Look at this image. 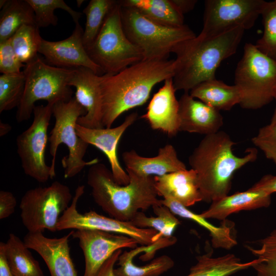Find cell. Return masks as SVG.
Instances as JSON below:
<instances>
[{"instance_id":"30bf717a","label":"cell","mask_w":276,"mask_h":276,"mask_svg":"<svg viewBox=\"0 0 276 276\" xmlns=\"http://www.w3.org/2000/svg\"><path fill=\"white\" fill-rule=\"evenodd\" d=\"M73 198L68 187L58 181L28 190L19 205L24 225L29 233L57 231L58 220Z\"/></svg>"},{"instance_id":"7a4b0ae2","label":"cell","mask_w":276,"mask_h":276,"mask_svg":"<svg viewBox=\"0 0 276 276\" xmlns=\"http://www.w3.org/2000/svg\"><path fill=\"white\" fill-rule=\"evenodd\" d=\"M236 143L225 132L205 135L189 157L191 169L197 174L202 201L212 202L227 195L235 173L258 157L255 148L239 157L233 151Z\"/></svg>"},{"instance_id":"4fadbf2b","label":"cell","mask_w":276,"mask_h":276,"mask_svg":"<svg viewBox=\"0 0 276 276\" xmlns=\"http://www.w3.org/2000/svg\"><path fill=\"white\" fill-rule=\"evenodd\" d=\"M266 1L263 0H206L200 33L217 35L236 27H253Z\"/></svg>"},{"instance_id":"b9f144b4","label":"cell","mask_w":276,"mask_h":276,"mask_svg":"<svg viewBox=\"0 0 276 276\" xmlns=\"http://www.w3.org/2000/svg\"><path fill=\"white\" fill-rule=\"evenodd\" d=\"M122 253V249L116 251L101 266L96 276H116L114 265Z\"/></svg>"},{"instance_id":"44dd1931","label":"cell","mask_w":276,"mask_h":276,"mask_svg":"<svg viewBox=\"0 0 276 276\" xmlns=\"http://www.w3.org/2000/svg\"><path fill=\"white\" fill-rule=\"evenodd\" d=\"M122 159L126 169L145 177L161 176L187 169L186 165L179 159L175 148L171 144L160 148L155 156L144 157L131 150L123 152Z\"/></svg>"},{"instance_id":"6da1fadb","label":"cell","mask_w":276,"mask_h":276,"mask_svg":"<svg viewBox=\"0 0 276 276\" xmlns=\"http://www.w3.org/2000/svg\"><path fill=\"white\" fill-rule=\"evenodd\" d=\"M175 60H142L115 74L101 76L104 127L110 128L124 112L144 104L157 84L173 78Z\"/></svg>"},{"instance_id":"9c48e42d","label":"cell","mask_w":276,"mask_h":276,"mask_svg":"<svg viewBox=\"0 0 276 276\" xmlns=\"http://www.w3.org/2000/svg\"><path fill=\"white\" fill-rule=\"evenodd\" d=\"M86 51L104 74H115L144 60L141 50L128 39L124 32L119 1Z\"/></svg>"},{"instance_id":"83f0119b","label":"cell","mask_w":276,"mask_h":276,"mask_svg":"<svg viewBox=\"0 0 276 276\" xmlns=\"http://www.w3.org/2000/svg\"><path fill=\"white\" fill-rule=\"evenodd\" d=\"M120 5L133 8L148 19L170 27L183 26L184 16L172 0H122Z\"/></svg>"},{"instance_id":"ab89813d","label":"cell","mask_w":276,"mask_h":276,"mask_svg":"<svg viewBox=\"0 0 276 276\" xmlns=\"http://www.w3.org/2000/svg\"><path fill=\"white\" fill-rule=\"evenodd\" d=\"M16 199L14 195L9 191H0V219L9 217L15 211Z\"/></svg>"},{"instance_id":"836d02e7","label":"cell","mask_w":276,"mask_h":276,"mask_svg":"<svg viewBox=\"0 0 276 276\" xmlns=\"http://www.w3.org/2000/svg\"><path fill=\"white\" fill-rule=\"evenodd\" d=\"M33 9L36 25L38 28L56 26L58 18L54 14L57 9H62L72 17L75 24L79 23L81 13L73 10L63 0H27Z\"/></svg>"},{"instance_id":"5bb4252c","label":"cell","mask_w":276,"mask_h":276,"mask_svg":"<svg viewBox=\"0 0 276 276\" xmlns=\"http://www.w3.org/2000/svg\"><path fill=\"white\" fill-rule=\"evenodd\" d=\"M72 237L79 241L85 259L83 276H96L103 264L118 250L134 249L137 242L126 235L107 232L79 229L73 231Z\"/></svg>"},{"instance_id":"f35d334b","label":"cell","mask_w":276,"mask_h":276,"mask_svg":"<svg viewBox=\"0 0 276 276\" xmlns=\"http://www.w3.org/2000/svg\"><path fill=\"white\" fill-rule=\"evenodd\" d=\"M25 66L15 53L11 38L0 42V72L2 74L20 73L21 68Z\"/></svg>"},{"instance_id":"d590c367","label":"cell","mask_w":276,"mask_h":276,"mask_svg":"<svg viewBox=\"0 0 276 276\" xmlns=\"http://www.w3.org/2000/svg\"><path fill=\"white\" fill-rule=\"evenodd\" d=\"M25 86V76L22 72L0 76V113L18 107Z\"/></svg>"},{"instance_id":"8992f818","label":"cell","mask_w":276,"mask_h":276,"mask_svg":"<svg viewBox=\"0 0 276 276\" xmlns=\"http://www.w3.org/2000/svg\"><path fill=\"white\" fill-rule=\"evenodd\" d=\"M85 109L73 97L68 101H60L54 104L53 114L55 122L49 137L50 153L52 157L51 168L53 178L55 176V163L58 148L64 144L68 154L61 160L65 178L73 177L86 166L99 163L98 158L86 162L83 160L89 146L77 134L76 125L79 117L85 115Z\"/></svg>"},{"instance_id":"8fae6325","label":"cell","mask_w":276,"mask_h":276,"mask_svg":"<svg viewBox=\"0 0 276 276\" xmlns=\"http://www.w3.org/2000/svg\"><path fill=\"white\" fill-rule=\"evenodd\" d=\"M54 104L36 106L31 125L16 139L17 152L25 173L39 182L53 178L51 166L45 163V151Z\"/></svg>"},{"instance_id":"cb8c5ba5","label":"cell","mask_w":276,"mask_h":276,"mask_svg":"<svg viewBox=\"0 0 276 276\" xmlns=\"http://www.w3.org/2000/svg\"><path fill=\"white\" fill-rule=\"evenodd\" d=\"M271 195L264 191L249 188L212 202L210 207L200 215L205 219L223 221L231 214L241 211L269 206Z\"/></svg>"},{"instance_id":"ffe728a7","label":"cell","mask_w":276,"mask_h":276,"mask_svg":"<svg viewBox=\"0 0 276 276\" xmlns=\"http://www.w3.org/2000/svg\"><path fill=\"white\" fill-rule=\"evenodd\" d=\"M179 102V131L207 135L216 133L223 124L218 111L185 92Z\"/></svg>"},{"instance_id":"74e56055","label":"cell","mask_w":276,"mask_h":276,"mask_svg":"<svg viewBox=\"0 0 276 276\" xmlns=\"http://www.w3.org/2000/svg\"><path fill=\"white\" fill-rule=\"evenodd\" d=\"M251 142L276 164V121L261 128Z\"/></svg>"},{"instance_id":"d6986e66","label":"cell","mask_w":276,"mask_h":276,"mask_svg":"<svg viewBox=\"0 0 276 276\" xmlns=\"http://www.w3.org/2000/svg\"><path fill=\"white\" fill-rule=\"evenodd\" d=\"M173 78L164 81L154 94L141 118L153 130H160L172 137L179 131V102L175 95Z\"/></svg>"},{"instance_id":"d6a6232c","label":"cell","mask_w":276,"mask_h":276,"mask_svg":"<svg viewBox=\"0 0 276 276\" xmlns=\"http://www.w3.org/2000/svg\"><path fill=\"white\" fill-rule=\"evenodd\" d=\"M10 38L14 51L22 63L27 64L38 57L43 38L36 25H22Z\"/></svg>"},{"instance_id":"5b68a950","label":"cell","mask_w":276,"mask_h":276,"mask_svg":"<svg viewBox=\"0 0 276 276\" xmlns=\"http://www.w3.org/2000/svg\"><path fill=\"white\" fill-rule=\"evenodd\" d=\"M120 6L124 32L141 50L144 60L168 59L179 44L196 36L186 25L165 26L148 19L133 8Z\"/></svg>"},{"instance_id":"e575fe53","label":"cell","mask_w":276,"mask_h":276,"mask_svg":"<svg viewBox=\"0 0 276 276\" xmlns=\"http://www.w3.org/2000/svg\"><path fill=\"white\" fill-rule=\"evenodd\" d=\"M247 248L257 257L252 267L257 276H276V228L260 241L258 248Z\"/></svg>"},{"instance_id":"7c38bea8","label":"cell","mask_w":276,"mask_h":276,"mask_svg":"<svg viewBox=\"0 0 276 276\" xmlns=\"http://www.w3.org/2000/svg\"><path fill=\"white\" fill-rule=\"evenodd\" d=\"M85 186L76 189L72 203L60 216L57 225V231L67 229H91L122 234L135 239L141 246L150 245L157 241L158 232L151 228H141L131 221H121L100 215L94 211L84 214L77 209V203L84 193Z\"/></svg>"},{"instance_id":"2e32d148","label":"cell","mask_w":276,"mask_h":276,"mask_svg":"<svg viewBox=\"0 0 276 276\" xmlns=\"http://www.w3.org/2000/svg\"><path fill=\"white\" fill-rule=\"evenodd\" d=\"M138 114L134 112L126 117L123 122L113 128H88L77 123L76 130L78 135L89 145L102 151L110 164L115 181L120 185L129 182V176L121 166L118 157V143L125 131L137 120Z\"/></svg>"},{"instance_id":"60d3db41","label":"cell","mask_w":276,"mask_h":276,"mask_svg":"<svg viewBox=\"0 0 276 276\" xmlns=\"http://www.w3.org/2000/svg\"><path fill=\"white\" fill-rule=\"evenodd\" d=\"M250 189L263 191L271 195L276 193V175L267 174L263 176Z\"/></svg>"},{"instance_id":"f6af8a7d","label":"cell","mask_w":276,"mask_h":276,"mask_svg":"<svg viewBox=\"0 0 276 276\" xmlns=\"http://www.w3.org/2000/svg\"><path fill=\"white\" fill-rule=\"evenodd\" d=\"M11 126L7 123L0 121V136H3L11 130Z\"/></svg>"},{"instance_id":"52a82bcc","label":"cell","mask_w":276,"mask_h":276,"mask_svg":"<svg viewBox=\"0 0 276 276\" xmlns=\"http://www.w3.org/2000/svg\"><path fill=\"white\" fill-rule=\"evenodd\" d=\"M234 85L240 90L239 105L258 109L274 100L276 89V62L260 51L255 44L246 43L235 72Z\"/></svg>"},{"instance_id":"3957f363","label":"cell","mask_w":276,"mask_h":276,"mask_svg":"<svg viewBox=\"0 0 276 276\" xmlns=\"http://www.w3.org/2000/svg\"><path fill=\"white\" fill-rule=\"evenodd\" d=\"M245 31L236 27L217 35L200 33L179 44L174 52L176 91L189 92L199 84L215 79L221 62L236 53Z\"/></svg>"},{"instance_id":"ee69618b","label":"cell","mask_w":276,"mask_h":276,"mask_svg":"<svg viewBox=\"0 0 276 276\" xmlns=\"http://www.w3.org/2000/svg\"><path fill=\"white\" fill-rule=\"evenodd\" d=\"M172 1L183 15L192 10L197 2L196 0H172Z\"/></svg>"},{"instance_id":"f546056e","label":"cell","mask_w":276,"mask_h":276,"mask_svg":"<svg viewBox=\"0 0 276 276\" xmlns=\"http://www.w3.org/2000/svg\"><path fill=\"white\" fill-rule=\"evenodd\" d=\"M2 8L0 42L9 39L22 25H36L33 9L27 0L7 1Z\"/></svg>"},{"instance_id":"7402d4cb","label":"cell","mask_w":276,"mask_h":276,"mask_svg":"<svg viewBox=\"0 0 276 276\" xmlns=\"http://www.w3.org/2000/svg\"><path fill=\"white\" fill-rule=\"evenodd\" d=\"M158 196L170 198L186 207L202 201L196 172L192 169L154 176Z\"/></svg>"},{"instance_id":"e0dca14e","label":"cell","mask_w":276,"mask_h":276,"mask_svg":"<svg viewBox=\"0 0 276 276\" xmlns=\"http://www.w3.org/2000/svg\"><path fill=\"white\" fill-rule=\"evenodd\" d=\"M101 75L86 67L74 69L68 82L76 89L75 98L86 110L79 118L77 124L86 128H104L102 122V99L100 87Z\"/></svg>"},{"instance_id":"484cf974","label":"cell","mask_w":276,"mask_h":276,"mask_svg":"<svg viewBox=\"0 0 276 276\" xmlns=\"http://www.w3.org/2000/svg\"><path fill=\"white\" fill-rule=\"evenodd\" d=\"M189 93L218 111L229 110L235 105H239L241 100L240 90L235 85H228L216 78L199 84Z\"/></svg>"},{"instance_id":"1f68e13d","label":"cell","mask_w":276,"mask_h":276,"mask_svg":"<svg viewBox=\"0 0 276 276\" xmlns=\"http://www.w3.org/2000/svg\"><path fill=\"white\" fill-rule=\"evenodd\" d=\"M118 4L114 0H91L83 12L86 16L83 42L86 50L93 43L107 16Z\"/></svg>"},{"instance_id":"603a6c76","label":"cell","mask_w":276,"mask_h":276,"mask_svg":"<svg viewBox=\"0 0 276 276\" xmlns=\"http://www.w3.org/2000/svg\"><path fill=\"white\" fill-rule=\"evenodd\" d=\"M162 245L156 242L150 245L141 246L129 251H125L118 260L117 268H114L116 276H160L171 269L174 265L173 259L167 255H163L154 259L149 263L143 266L133 263V258L141 252L147 254L142 256L141 260L151 259L156 250L162 248Z\"/></svg>"},{"instance_id":"d4e9b609","label":"cell","mask_w":276,"mask_h":276,"mask_svg":"<svg viewBox=\"0 0 276 276\" xmlns=\"http://www.w3.org/2000/svg\"><path fill=\"white\" fill-rule=\"evenodd\" d=\"M160 201L175 215L191 220L208 231L213 247L229 249L237 244L235 225L232 221L225 220L221 225L216 226L172 198H164Z\"/></svg>"},{"instance_id":"7dc6e473","label":"cell","mask_w":276,"mask_h":276,"mask_svg":"<svg viewBox=\"0 0 276 276\" xmlns=\"http://www.w3.org/2000/svg\"><path fill=\"white\" fill-rule=\"evenodd\" d=\"M78 7H81V5L84 2L83 0H77L76 1Z\"/></svg>"},{"instance_id":"ac0fdd59","label":"cell","mask_w":276,"mask_h":276,"mask_svg":"<svg viewBox=\"0 0 276 276\" xmlns=\"http://www.w3.org/2000/svg\"><path fill=\"white\" fill-rule=\"evenodd\" d=\"M68 235L50 238L42 232L29 233L24 238L26 245L36 251L44 261L51 276H78L70 255Z\"/></svg>"},{"instance_id":"277c9868","label":"cell","mask_w":276,"mask_h":276,"mask_svg":"<svg viewBox=\"0 0 276 276\" xmlns=\"http://www.w3.org/2000/svg\"><path fill=\"white\" fill-rule=\"evenodd\" d=\"M129 177L126 185L117 183L111 170L103 163L90 166L87 183L95 202L110 217L131 221L141 210L160 203L154 176L142 177L126 169Z\"/></svg>"},{"instance_id":"7bdbcfd3","label":"cell","mask_w":276,"mask_h":276,"mask_svg":"<svg viewBox=\"0 0 276 276\" xmlns=\"http://www.w3.org/2000/svg\"><path fill=\"white\" fill-rule=\"evenodd\" d=\"M0 276H14L8 265L6 253L5 243H0Z\"/></svg>"},{"instance_id":"ba28073f","label":"cell","mask_w":276,"mask_h":276,"mask_svg":"<svg viewBox=\"0 0 276 276\" xmlns=\"http://www.w3.org/2000/svg\"><path fill=\"white\" fill-rule=\"evenodd\" d=\"M74 69L52 66L39 57L26 64L23 71L25 89L16 114L17 122L30 118L37 101L45 100L55 104L71 100L73 91L68 82Z\"/></svg>"},{"instance_id":"f1b7e54d","label":"cell","mask_w":276,"mask_h":276,"mask_svg":"<svg viewBox=\"0 0 276 276\" xmlns=\"http://www.w3.org/2000/svg\"><path fill=\"white\" fill-rule=\"evenodd\" d=\"M18 236L13 233L5 243V253L14 276H44L38 261Z\"/></svg>"},{"instance_id":"9a60e30c","label":"cell","mask_w":276,"mask_h":276,"mask_svg":"<svg viewBox=\"0 0 276 276\" xmlns=\"http://www.w3.org/2000/svg\"><path fill=\"white\" fill-rule=\"evenodd\" d=\"M83 30L79 22L75 24L68 38L58 41L42 39L39 53L43 55L49 64L54 66L76 68L86 67L98 75L104 74L88 56L83 42Z\"/></svg>"},{"instance_id":"4316f807","label":"cell","mask_w":276,"mask_h":276,"mask_svg":"<svg viewBox=\"0 0 276 276\" xmlns=\"http://www.w3.org/2000/svg\"><path fill=\"white\" fill-rule=\"evenodd\" d=\"M212 251L197 257L196 263L192 266L186 276H229L241 270L252 267L255 259L242 262L235 255L228 254L218 257H212Z\"/></svg>"},{"instance_id":"4dcf8cb0","label":"cell","mask_w":276,"mask_h":276,"mask_svg":"<svg viewBox=\"0 0 276 276\" xmlns=\"http://www.w3.org/2000/svg\"><path fill=\"white\" fill-rule=\"evenodd\" d=\"M156 216L148 217L143 212H139L131 221L132 224L141 228H151L156 231L155 239L170 238L180 222L170 210L162 203L152 207Z\"/></svg>"},{"instance_id":"bcb514c9","label":"cell","mask_w":276,"mask_h":276,"mask_svg":"<svg viewBox=\"0 0 276 276\" xmlns=\"http://www.w3.org/2000/svg\"><path fill=\"white\" fill-rule=\"evenodd\" d=\"M274 100L275 101V109L273 111V113L271 118V122L276 121V89H275V91Z\"/></svg>"},{"instance_id":"8d00e7d4","label":"cell","mask_w":276,"mask_h":276,"mask_svg":"<svg viewBox=\"0 0 276 276\" xmlns=\"http://www.w3.org/2000/svg\"><path fill=\"white\" fill-rule=\"evenodd\" d=\"M261 15L263 33L255 45L276 62V0L266 2Z\"/></svg>"}]
</instances>
